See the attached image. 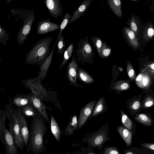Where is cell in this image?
I'll return each instance as SVG.
<instances>
[{
  "mask_svg": "<svg viewBox=\"0 0 154 154\" xmlns=\"http://www.w3.org/2000/svg\"><path fill=\"white\" fill-rule=\"evenodd\" d=\"M111 48L108 46L105 42H103L101 50V58H107L110 54Z\"/></svg>",
  "mask_w": 154,
  "mask_h": 154,
  "instance_id": "obj_36",
  "label": "cell"
},
{
  "mask_svg": "<svg viewBox=\"0 0 154 154\" xmlns=\"http://www.w3.org/2000/svg\"><path fill=\"white\" fill-rule=\"evenodd\" d=\"M134 119L137 122L146 126H150L152 125L151 119L145 114H139L135 117Z\"/></svg>",
  "mask_w": 154,
  "mask_h": 154,
  "instance_id": "obj_30",
  "label": "cell"
},
{
  "mask_svg": "<svg viewBox=\"0 0 154 154\" xmlns=\"http://www.w3.org/2000/svg\"><path fill=\"white\" fill-rule=\"evenodd\" d=\"M88 37L82 39L77 42V49L75 51L76 53L75 58L79 63L84 64L89 62L94 56V53L91 44L88 41Z\"/></svg>",
  "mask_w": 154,
  "mask_h": 154,
  "instance_id": "obj_7",
  "label": "cell"
},
{
  "mask_svg": "<svg viewBox=\"0 0 154 154\" xmlns=\"http://www.w3.org/2000/svg\"><path fill=\"white\" fill-rule=\"evenodd\" d=\"M74 48L73 43H71L64 52V59L59 69H61L66 63L72 56Z\"/></svg>",
  "mask_w": 154,
  "mask_h": 154,
  "instance_id": "obj_29",
  "label": "cell"
},
{
  "mask_svg": "<svg viewBox=\"0 0 154 154\" xmlns=\"http://www.w3.org/2000/svg\"><path fill=\"white\" fill-rule=\"evenodd\" d=\"M117 130L127 146H130L132 143V132L122 125L118 126Z\"/></svg>",
  "mask_w": 154,
  "mask_h": 154,
  "instance_id": "obj_19",
  "label": "cell"
},
{
  "mask_svg": "<svg viewBox=\"0 0 154 154\" xmlns=\"http://www.w3.org/2000/svg\"><path fill=\"white\" fill-rule=\"evenodd\" d=\"M79 66L77 63L75 56H73L72 60L68 66L67 75L70 83L77 88H82V86L76 82L77 78V70Z\"/></svg>",
  "mask_w": 154,
  "mask_h": 154,
  "instance_id": "obj_10",
  "label": "cell"
},
{
  "mask_svg": "<svg viewBox=\"0 0 154 154\" xmlns=\"http://www.w3.org/2000/svg\"><path fill=\"white\" fill-rule=\"evenodd\" d=\"M121 114L122 122L124 126L131 131L133 125L132 122L123 111H121Z\"/></svg>",
  "mask_w": 154,
  "mask_h": 154,
  "instance_id": "obj_31",
  "label": "cell"
},
{
  "mask_svg": "<svg viewBox=\"0 0 154 154\" xmlns=\"http://www.w3.org/2000/svg\"><path fill=\"white\" fill-rule=\"evenodd\" d=\"M92 0H85L73 12L67 25L79 19L88 10Z\"/></svg>",
  "mask_w": 154,
  "mask_h": 154,
  "instance_id": "obj_16",
  "label": "cell"
},
{
  "mask_svg": "<svg viewBox=\"0 0 154 154\" xmlns=\"http://www.w3.org/2000/svg\"><path fill=\"white\" fill-rule=\"evenodd\" d=\"M140 106V102L138 101H136L133 102L131 105V108L134 110H138Z\"/></svg>",
  "mask_w": 154,
  "mask_h": 154,
  "instance_id": "obj_43",
  "label": "cell"
},
{
  "mask_svg": "<svg viewBox=\"0 0 154 154\" xmlns=\"http://www.w3.org/2000/svg\"><path fill=\"white\" fill-rule=\"evenodd\" d=\"M95 105V101H92L86 104L81 109L78 120L77 129H80L85 124L91 115Z\"/></svg>",
  "mask_w": 154,
  "mask_h": 154,
  "instance_id": "obj_13",
  "label": "cell"
},
{
  "mask_svg": "<svg viewBox=\"0 0 154 154\" xmlns=\"http://www.w3.org/2000/svg\"><path fill=\"white\" fill-rule=\"evenodd\" d=\"M57 43V42H56L49 56L44 62L40 66V71L38 72V76L37 77L41 82L45 78L47 75L48 70L51 62L53 54Z\"/></svg>",
  "mask_w": 154,
  "mask_h": 154,
  "instance_id": "obj_15",
  "label": "cell"
},
{
  "mask_svg": "<svg viewBox=\"0 0 154 154\" xmlns=\"http://www.w3.org/2000/svg\"><path fill=\"white\" fill-rule=\"evenodd\" d=\"M99 154H120L118 149L115 146H108L104 148Z\"/></svg>",
  "mask_w": 154,
  "mask_h": 154,
  "instance_id": "obj_38",
  "label": "cell"
},
{
  "mask_svg": "<svg viewBox=\"0 0 154 154\" xmlns=\"http://www.w3.org/2000/svg\"><path fill=\"white\" fill-rule=\"evenodd\" d=\"M57 44V53L59 55L62 54L64 52L65 49L64 38L62 33L59 37Z\"/></svg>",
  "mask_w": 154,
  "mask_h": 154,
  "instance_id": "obj_35",
  "label": "cell"
},
{
  "mask_svg": "<svg viewBox=\"0 0 154 154\" xmlns=\"http://www.w3.org/2000/svg\"><path fill=\"white\" fill-rule=\"evenodd\" d=\"M94 46L96 48L98 55L101 58V50L102 43L101 39L98 37L92 36L91 38Z\"/></svg>",
  "mask_w": 154,
  "mask_h": 154,
  "instance_id": "obj_34",
  "label": "cell"
},
{
  "mask_svg": "<svg viewBox=\"0 0 154 154\" xmlns=\"http://www.w3.org/2000/svg\"><path fill=\"white\" fill-rule=\"evenodd\" d=\"M138 147L140 154H154V143H143Z\"/></svg>",
  "mask_w": 154,
  "mask_h": 154,
  "instance_id": "obj_25",
  "label": "cell"
},
{
  "mask_svg": "<svg viewBox=\"0 0 154 154\" xmlns=\"http://www.w3.org/2000/svg\"><path fill=\"white\" fill-rule=\"evenodd\" d=\"M119 69L121 71H122L123 70V69L121 67H119Z\"/></svg>",
  "mask_w": 154,
  "mask_h": 154,
  "instance_id": "obj_48",
  "label": "cell"
},
{
  "mask_svg": "<svg viewBox=\"0 0 154 154\" xmlns=\"http://www.w3.org/2000/svg\"><path fill=\"white\" fill-rule=\"evenodd\" d=\"M3 134H4L2 128L0 119V140L1 141L2 143H3Z\"/></svg>",
  "mask_w": 154,
  "mask_h": 154,
  "instance_id": "obj_45",
  "label": "cell"
},
{
  "mask_svg": "<svg viewBox=\"0 0 154 154\" xmlns=\"http://www.w3.org/2000/svg\"><path fill=\"white\" fill-rule=\"evenodd\" d=\"M109 139L108 126L106 124L98 130L86 134L82 139V143H87L88 148H97L100 150L103 149V145Z\"/></svg>",
  "mask_w": 154,
  "mask_h": 154,
  "instance_id": "obj_4",
  "label": "cell"
},
{
  "mask_svg": "<svg viewBox=\"0 0 154 154\" xmlns=\"http://www.w3.org/2000/svg\"><path fill=\"white\" fill-rule=\"evenodd\" d=\"M72 17L71 14L69 13L66 14L63 17L62 22L60 25V31L56 42H57L59 37L63 30L66 28Z\"/></svg>",
  "mask_w": 154,
  "mask_h": 154,
  "instance_id": "obj_32",
  "label": "cell"
},
{
  "mask_svg": "<svg viewBox=\"0 0 154 154\" xmlns=\"http://www.w3.org/2000/svg\"><path fill=\"white\" fill-rule=\"evenodd\" d=\"M32 94L16 95L13 100V104L19 108H21L32 103Z\"/></svg>",
  "mask_w": 154,
  "mask_h": 154,
  "instance_id": "obj_17",
  "label": "cell"
},
{
  "mask_svg": "<svg viewBox=\"0 0 154 154\" xmlns=\"http://www.w3.org/2000/svg\"><path fill=\"white\" fill-rule=\"evenodd\" d=\"M18 115L21 135L24 145L27 147L29 141V131L25 116L18 108L16 110Z\"/></svg>",
  "mask_w": 154,
  "mask_h": 154,
  "instance_id": "obj_11",
  "label": "cell"
},
{
  "mask_svg": "<svg viewBox=\"0 0 154 154\" xmlns=\"http://www.w3.org/2000/svg\"><path fill=\"white\" fill-rule=\"evenodd\" d=\"M86 151L84 154H95V150L93 149H90L87 147H86Z\"/></svg>",
  "mask_w": 154,
  "mask_h": 154,
  "instance_id": "obj_44",
  "label": "cell"
},
{
  "mask_svg": "<svg viewBox=\"0 0 154 154\" xmlns=\"http://www.w3.org/2000/svg\"><path fill=\"white\" fill-rule=\"evenodd\" d=\"M7 116L10 121L9 130L13 137L17 148L23 151L25 145L20 133L17 114L16 111L11 110L8 112Z\"/></svg>",
  "mask_w": 154,
  "mask_h": 154,
  "instance_id": "obj_5",
  "label": "cell"
},
{
  "mask_svg": "<svg viewBox=\"0 0 154 154\" xmlns=\"http://www.w3.org/2000/svg\"><path fill=\"white\" fill-rule=\"evenodd\" d=\"M104 100L102 97L99 100L91 114L92 117L97 116L103 110L104 106Z\"/></svg>",
  "mask_w": 154,
  "mask_h": 154,
  "instance_id": "obj_33",
  "label": "cell"
},
{
  "mask_svg": "<svg viewBox=\"0 0 154 154\" xmlns=\"http://www.w3.org/2000/svg\"><path fill=\"white\" fill-rule=\"evenodd\" d=\"M130 87L129 83L127 81L120 80L116 82L112 88L115 90L122 91L128 89Z\"/></svg>",
  "mask_w": 154,
  "mask_h": 154,
  "instance_id": "obj_28",
  "label": "cell"
},
{
  "mask_svg": "<svg viewBox=\"0 0 154 154\" xmlns=\"http://www.w3.org/2000/svg\"><path fill=\"white\" fill-rule=\"evenodd\" d=\"M23 21V24L19 31L17 36L18 44L21 45L25 42L27 36L30 32L35 16L32 10H24L21 14Z\"/></svg>",
  "mask_w": 154,
  "mask_h": 154,
  "instance_id": "obj_6",
  "label": "cell"
},
{
  "mask_svg": "<svg viewBox=\"0 0 154 154\" xmlns=\"http://www.w3.org/2000/svg\"><path fill=\"white\" fill-rule=\"evenodd\" d=\"M60 25L51 22L48 18L39 21L37 25V33L43 35L60 29Z\"/></svg>",
  "mask_w": 154,
  "mask_h": 154,
  "instance_id": "obj_9",
  "label": "cell"
},
{
  "mask_svg": "<svg viewBox=\"0 0 154 154\" xmlns=\"http://www.w3.org/2000/svg\"><path fill=\"white\" fill-rule=\"evenodd\" d=\"M131 19L130 25L131 29L135 34H137L138 31V27L134 15H132Z\"/></svg>",
  "mask_w": 154,
  "mask_h": 154,
  "instance_id": "obj_40",
  "label": "cell"
},
{
  "mask_svg": "<svg viewBox=\"0 0 154 154\" xmlns=\"http://www.w3.org/2000/svg\"><path fill=\"white\" fill-rule=\"evenodd\" d=\"M11 1H12V0H8L7 1V2L8 3H9L11 2Z\"/></svg>",
  "mask_w": 154,
  "mask_h": 154,
  "instance_id": "obj_49",
  "label": "cell"
},
{
  "mask_svg": "<svg viewBox=\"0 0 154 154\" xmlns=\"http://www.w3.org/2000/svg\"><path fill=\"white\" fill-rule=\"evenodd\" d=\"M123 154H140L139 151L138 147H132L125 149Z\"/></svg>",
  "mask_w": 154,
  "mask_h": 154,
  "instance_id": "obj_41",
  "label": "cell"
},
{
  "mask_svg": "<svg viewBox=\"0 0 154 154\" xmlns=\"http://www.w3.org/2000/svg\"><path fill=\"white\" fill-rule=\"evenodd\" d=\"M107 2L114 14L118 17H122L121 10L122 3L120 0H108Z\"/></svg>",
  "mask_w": 154,
  "mask_h": 154,
  "instance_id": "obj_22",
  "label": "cell"
},
{
  "mask_svg": "<svg viewBox=\"0 0 154 154\" xmlns=\"http://www.w3.org/2000/svg\"><path fill=\"white\" fill-rule=\"evenodd\" d=\"M154 104V100L153 98L149 96L146 99L143 103V107H150Z\"/></svg>",
  "mask_w": 154,
  "mask_h": 154,
  "instance_id": "obj_42",
  "label": "cell"
},
{
  "mask_svg": "<svg viewBox=\"0 0 154 154\" xmlns=\"http://www.w3.org/2000/svg\"><path fill=\"white\" fill-rule=\"evenodd\" d=\"M3 141L5 154H18L17 147L10 132L5 128L3 129Z\"/></svg>",
  "mask_w": 154,
  "mask_h": 154,
  "instance_id": "obj_8",
  "label": "cell"
},
{
  "mask_svg": "<svg viewBox=\"0 0 154 154\" xmlns=\"http://www.w3.org/2000/svg\"><path fill=\"white\" fill-rule=\"evenodd\" d=\"M9 40V35L6 30L0 25V43L4 45H7V42Z\"/></svg>",
  "mask_w": 154,
  "mask_h": 154,
  "instance_id": "obj_37",
  "label": "cell"
},
{
  "mask_svg": "<svg viewBox=\"0 0 154 154\" xmlns=\"http://www.w3.org/2000/svg\"><path fill=\"white\" fill-rule=\"evenodd\" d=\"M51 132L57 141H60L62 132L54 117L51 115Z\"/></svg>",
  "mask_w": 154,
  "mask_h": 154,
  "instance_id": "obj_21",
  "label": "cell"
},
{
  "mask_svg": "<svg viewBox=\"0 0 154 154\" xmlns=\"http://www.w3.org/2000/svg\"><path fill=\"white\" fill-rule=\"evenodd\" d=\"M126 69L129 78L131 80H134L135 78V74L133 66L129 61L127 62Z\"/></svg>",
  "mask_w": 154,
  "mask_h": 154,
  "instance_id": "obj_39",
  "label": "cell"
},
{
  "mask_svg": "<svg viewBox=\"0 0 154 154\" xmlns=\"http://www.w3.org/2000/svg\"><path fill=\"white\" fill-rule=\"evenodd\" d=\"M32 103L36 109L42 115L45 120L47 123L49 124L50 122L48 115V113L46 112V109L51 111L52 108L44 104L43 101L40 98L36 95L32 94Z\"/></svg>",
  "mask_w": 154,
  "mask_h": 154,
  "instance_id": "obj_14",
  "label": "cell"
},
{
  "mask_svg": "<svg viewBox=\"0 0 154 154\" xmlns=\"http://www.w3.org/2000/svg\"><path fill=\"white\" fill-rule=\"evenodd\" d=\"M45 120L36 110V114L32 117L31 122L27 153L30 150L34 154H39L44 152L45 147L44 137L47 131Z\"/></svg>",
  "mask_w": 154,
  "mask_h": 154,
  "instance_id": "obj_1",
  "label": "cell"
},
{
  "mask_svg": "<svg viewBox=\"0 0 154 154\" xmlns=\"http://www.w3.org/2000/svg\"><path fill=\"white\" fill-rule=\"evenodd\" d=\"M77 125L78 120L75 113L72 117L71 116L70 117L69 123L65 128L64 135L69 136L73 135L74 131L77 129Z\"/></svg>",
  "mask_w": 154,
  "mask_h": 154,
  "instance_id": "obj_20",
  "label": "cell"
},
{
  "mask_svg": "<svg viewBox=\"0 0 154 154\" xmlns=\"http://www.w3.org/2000/svg\"><path fill=\"white\" fill-rule=\"evenodd\" d=\"M125 38L128 43L134 49H137L139 46L138 39L135 34L131 29L125 27L124 29Z\"/></svg>",
  "mask_w": 154,
  "mask_h": 154,
  "instance_id": "obj_18",
  "label": "cell"
},
{
  "mask_svg": "<svg viewBox=\"0 0 154 154\" xmlns=\"http://www.w3.org/2000/svg\"><path fill=\"white\" fill-rule=\"evenodd\" d=\"M154 29L152 24L148 25L144 29L143 38L146 41L151 40L153 38Z\"/></svg>",
  "mask_w": 154,
  "mask_h": 154,
  "instance_id": "obj_27",
  "label": "cell"
},
{
  "mask_svg": "<svg viewBox=\"0 0 154 154\" xmlns=\"http://www.w3.org/2000/svg\"><path fill=\"white\" fill-rule=\"evenodd\" d=\"M18 108L25 116L33 117L36 114L37 110L32 103L21 108Z\"/></svg>",
  "mask_w": 154,
  "mask_h": 154,
  "instance_id": "obj_26",
  "label": "cell"
},
{
  "mask_svg": "<svg viewBox=\"0 0 154 154\" xmlns=\"http://www.w3.org/2000/svg\"><path fill=\"white\" fill-rule=\"evenodd\" d=\"M136 82L137 85L139 87L146 88L149 83V76L146 74H140L136 78Z\"/></svg>",
  "mask_w": 154,
  "mask_h": 154,
  "instance_id": "obj_24",
  "label": "cell"
},
{
  "mask_svg": "<svg viewBox=\"0 0 154 154\" xmlns=\"http://www.w3.org/2000/svg\"><path fill=\"white\" fill-rule=\"evenodd\" d=\"M64 154H75V152L73 153H70L68 152H66Z\"/></svg>",
  "mask_w": 154,
  "mask_h": 154,
  "instance_id": "obj_47",
  "label": "cell"
},
{
  "mask_svg": "<svg viewBox=\"0 0 154 154\" xmlns=\"http://www.w3.org/2000/svg\"><path fill=\"white\" fill-rule=\"evenodd\" d=\"M86 148H83L82 151H77L75 152V154H84L86 151Z\"/></svg>",
  "mask_w": 154,
  "mask_h": 154,
  "instance_id": "obj_46",
  "label": "cell"
},
{
  "mask_svg": "<svg viewBox=\"0 0 154 154\" xmlns=\"http://www.w3.org/2000/svg\"><path fill=\"white\" fill-rule=\"evenodd\" d=\"M23 85L31 91V93L40 98L43 101H49L53 103L55 106L61 109L60 104L55 91L46 89L41 84L38 77L21 80Z\"/></svg>",
  "mask_w": 154,
  "mask_h": 154,
  "instance_id": "obj_3",
  "label": "cell"
},
{
  "mask_svg": "<svg viewBox=\"0 0 154 154\" xmlns=\"http://www.w3.org/2000/svg\"><path fill=\"white\" fill-rule=\"evenodd\" d=\"M77 78L86 84H90L94 82L92 78L84 70L79 67L77 70Z\"/></svg>",
  "mask_w": 154,
  "mask_h": 154,
  "instance_id": "obj_23",
  "label": "cell"
},
{
  "mask_svg": "<svg viewBox=\"0 0 154 154\" xmlns=\"http://www.w3.org/2000/svg\"><path fill=\"white\" fill-rule=\"evenodd\" d=\"M45 4L50 15L57 19L63 13V10L60 0H44Z\"/></svg>",
  "mask_w": 154,
  "mask_h": 154,
  "instance_id": "obj_12",
  "label": "cell"
},
{
  "mask_svg": "<svg viewBox=\"0 0 154 154\" xmlns=\"http://www.w3.org/2000/svg\"><path fill=\"white\" fill-rule=\"evenodd\" d=\"M52 39V36H47L36 42L26 56V63L41 66L50 53V46Z\"/></svg>",
  "mask_w": 154,
  "mask_h": 154,
  "instance_id": "obj_2",
  "label": "cell"
}]
</instances>
